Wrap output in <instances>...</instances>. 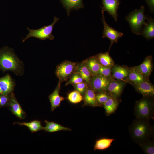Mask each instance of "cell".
I'll use <instances>...</instances> for the list:
<instances>
[{
	"instance_id": "cell-20",
	"label": "cell",
	"mask_w": 154,
	"mask_h": 154,
	"mask_svg": "<svg viewBox=\"0 0 154 154\" xmlns=\"http://www.w3.org/2000/svg\"><path fill=\"white\" fill-rule=\"evenodd\" d=\"M75 72L79 74L84 82L88 86L92 76L87 66L83 61L77 63Z\"/></svg>"
},
{
	"instance_id": "cell-34",
	"label": "cell",
	"mask_w": 154,
	"mask_h": 154,
	"mask_svg": "<svg viewBox=\"0 0 154 154\" xmlns=\"http://www.w3.org/2000/svg\"><path fill=\"white\" fill-rule=\"evenodd\" d=\"M11 94L7 95L0 94V108L8 106Z\"/></svg>"
},
{
	"instance_id": "cell-18",
	"label": "cell",
	"mask_w": 154,
	"mask_h": 154,
	"mask_svg": "<svg viewBox=\"0 0 154 154\" xmlns=\"http://www.w3.org/2000/svg\"><path fill=\"white\" fill-rule=\"evenodd\" d=\"M119 103L118 99L110 94L108 100L103 106L106 116H108L115 112L118 107Z\"/></svg>"
},
{
	"instance_id": "cell-12",
	"label": "cell",
	"mask_w": 154,
	"mask_h": 154,
	"mask_svg": "<svg viewBox=\"0 0 154 154\" xmlns=\"http://www.w3.org/2000/svg\"><path fill=\"white\" fill-rule=\"evenodd\" d=\"M134 86L136 90L143 96L152 98L154 97V87L148 80L134 84Z\"/></svg>"
},
{
	"instance_id": "cell-17",
	"label": "cell",
	"mask_w": 154,
	"mask_h": 154,
	"mask_svg": "<svg viewBox=\"0 0 154 154\" xmlns=\"http://www.w3.org/2000/svg\"><path fill=\"white\" fill-rule=\"evenodd\" d=\"M96 93L89 86H88L87 90L83 95V106L91 107H101L98 103L96 97Z\"/></svg>"
},
{
	"instance_id": "cell-10",
	"label": "cell",
	"mask_w": 154,
	"mask_h": 154,
	"mask_svg": "<svg viewBox=\"0 0 154 154\" xmlns=\"http://www.w3.org/2000/svg\"><path fill=\"white\" fill-rule=\"evenodd\" d=\"M15 83L9 74L0 77V94L9 95L13 92Z\"/></svg>"
},
{
	"instance_id": "cell-2",
	"label": "cell",
	"mask_w": 154,
	"mask_h": 154,
	"mask_svg": "<svg viewBox=\"0 0 154 154\" xmlns=\"http://www.w3.org/2000/svg\"><path fill=\"white\" fill-rule=\"evenodd\" d=\"M149 121L145 119L136 118L129 127L130 137L136 144H142L153 137L154 128Z\"/></svg>"
},
{
	"instance_id": "cell-3",
	"label": "cell",
	"mask_w": 154,
	"mask_h": 154,
	"mask_svg": "<svg viewBox=\"0 0 154 154\" xmlns=\"http://www.w3.org/2000/svg\"><path fill=\"white\" fill-rule=\"evenodd\" d=\"M151 98H153L143 96L136 102L134 111L136 118L149 120L154 119V104Z\"/></svg>"
},
{
	"instance_id": "cell-13",
	"label": "cell",
	"mask_w": 154,
	"mask_h": 154,
	"mask_svg": "<svg viewBox=\"0 0 154 154\" xmlns=\"http://www.w3.org/2000/svg\"><path fill=\"white\" fill-rule=\"evenodd\" d=\"M61 82L59 81L56 88L53 92L48 96L51 104V110L53 111L56 108L60 106L61 102L64 100V98L59 94Z\"/></svg>"
},
{
	"instance_id": "cell-11",
	"label": "cell",
	"mask_w": 154,
	"mask_h": 154,
	"mask_svg": "<svg viewBox=\"0 0 154 154\" xmlns=\"http://www.w3.org/2000/svg\"><path fill=\"white\" fill-rule=\"evenodd\" d=\"M104 12L107 11L109 14L117 22V11L121 3L119 0H102Z\"/></svg>"
},
{
	"instance_id": "cell-27",
	"label": "cell",
	"mask_w": 154,
	"mask_h": 154,
	"mask_svg": "<svg viewBox=\"0 0 154 154\" xmlns=\"http://www.w3.org/2000/svg\"><path fill=\"white\" fill-rule=\"evenodd\" d=\"M96 56L101 65L111 68L114 65V62L108 52L100 53Z\"/></svg>"
},
{
	"instance_id": "cell-24",
	"label": "cell",
	"mask_w": 154,
	"mask_h": 154,
	"mask_svg": "<svg viewBox=\"0 0 154 154\" xmlns=\"http://www.w3.org/2000/svg\"><path fill=\"white\" fill-rule=\"evenodd\" d=\"M14 124L25 126L32 133L43 130L44 129V127L42 126L41 122L37 120H34L30 122H15Z\"/></svg>"
},
{
	"instance_id": "cell-26",
	"label": "cell",
	"mask_w": 154,
	"mask_h": 154,
	"mask_svg": "<svg viewBox=\"0 0 154 154\" xmlns=\"http://www.w3.org/2000/svg\"><path fill=\"white\" fill-rule=\"evenodd\" d=\"M115 139L103 138L97 140L94 145V150H103L109 147Z\"/></svg>"
},
{
	"instance_id": "cell-35",
	"label": "cell",
	"mask_w": 154,
	"mask_h": 154,
	"mask_svg": "<svg viewBox=\"0 0 154 154\" xmlns=\"http://www.w3.org/2000/svg\"><path fill=\"white\" fill-rule=\"evenodd\" d=\"M146 3L149 7L150 11L154 13V0H145Z\"/></svg>"
},
{
	"instance_id": "cell-14",
	"label": "cell",
	"mask_w": 154,
	"mask_h": 154,
	"mask_svg": "<svg viewBox=\"0 0 154 154\" xmlns=\"http://www.w3.org/2000/svg\"><path fill=\"white\" fill-rule=\"evenodd\" d=\"M151 56L147 57L143 62L135 68L146 78H148L150 75L153 68L152 59Z\"/></svg>"
},
{
	"instance_id": "cell-16",
	"label": "cell",
	"mask_w": 154,
	"mask_h": 154,
	"mask_svg": "<svg viewBox=\"0 0 154 154\" xmlns=\"http://www.w3.org/2000/svg\"><path fill=\"white\" fill-rule=\"evenodd\" d=\"M124 86L123 82L112 79L108 86L107 91L118 99L122 93Z\"/></svg>"
},
{
	"instance_id": "cell-28",
	"label": "cell",
	"mask_w": 154,
	"mask_h": 154,
	"mask_svg": "<svg viewBox=\"0 0 154 154\" xmlns=\"http://www.w3.org/2000/svg\"><path fill=\"white\" fill-rule=\"evenodd\" d=\"M67 98L71 103L77 104L82 100L83 96L79 92L75 90L68 94Z\"/></svg>"
},
{
	"instance_id": "cell-30",
	"label": "cell",
	"mask_w": 154,
	"mask_h": 154,
	"mask_svg": "<svg viewBox=\"0 0 154 154\" xmlns=\"http://www.w3.org/2000/svg\"><path fill=\"white\" fill-rule=\"evenodd\" d=\"M110 94L107 91L96 93V99L98 103L101 107L103 106V104L109 99Z\"/></svg>"
},
{
	"instance_id": "cell-7",
	"label": "cell",
	"mask_w": 154,
	"mask_h": 154,
	"mask_svg": "<svg viewBox=\"0 0 154 154\" xmlns=\"http://www.w3.org/2000/svg\"><path fill=\"white\" fill-rule=\"evenodd\" d=\"M102 20L104 25L102 37L103 38H107L110 40L111 44L109 47V50H110L112 45L114 43L117 42L119 39L123 36V34L121 32H119L107 24L104 15V12L102 9Z\"/></svg>"
},
{
	"instance_id": "cell-1",
	"label": "cell",
	"mask_w": 154,
	"mask_h": 154,
	"mask_svg": "<svg viewBox=\"0 0 154 154\" xmlns=\"http://www.w3.org/2000/svg\"><path fill=\"white\" fill-rule=\"evenodd\" d=\"M0 70L10 71L21 76L24 73V66L13 50L6 46L0 48Z\"/></svg>"
},
{
	"instance_id": "cell-32",
	"label": "cell",
	"mask_w": 154,
	"mask_h": 154,
	"mask_svg": "<svg viewBox=\"0 0 154 154\" xmlns=\"http://www.w3.org/2000/svg\"><path fill=\"white\" fill-rule=\"evenodd\" d=\"M112 68L101 65L99 72V75L112 78Z\"/></svg>"
},
{
	"instance_id": "cell-21",
	"label": "cell",
	"mask_w": 154,
	"mask_h": 154,
	"mask_svg": "<svg viewBox=\"0 0 154 154\" xmlns=\"http://www.w3.org/2000/svg\"><path fill=\"white\" fill-rule=\"evenodd\" d=\"M147 22L144 25L141 34L147 40L153 38L154 37V20L151 17L147 18Z\"/></svg>"
},
{
	"instance_id": "cell-5",
	"label": "cell",
	"mask_w": 154,
	"mask_h": 154,
	"mask_svg": "<svg viewBox=\"0 0 154 154\" xmlns=\"http://www.w3.org/2000/svg\"><path fill=\"white\" fill-rule=\"evenodd\" d=\"M59 18L54 17L53 23L50 25L44 26L37 29H30L27 27L29 33L26 37L22 41V42L31 37H34L41 40L48 39L52 40L54 39V37L52 34L53 27L55 23L58 21Z\"/></svg>"
},
{
	"instance_id": "cell-25",
	"label": "cell",
	"mask_w": 154,
	"mask_h": 154,
	"mask_svg": "<svg viewBox=\"0 0 154 154\" xmlns=\"http://www.w3.org/2000/svg\"><path fill=\"white\" fill-rule=\"evenodd\" d=\"M66 8L68 16H69L71 10L77 9L83 7L82 0H61Z\"/></svg>"
},
{
	"instance_id": "cell-19",
	"label": "cell",
	"mask_w": 154,
	"mask_h": 154,
	"mask_svg": "<svg viewBox=\"0 0 154 154\" xmlns=\"http://www.w3.org/2000/svg\"><path fill=\"white\" fill-rule=\"evenodd\" d=\"M128 74V69L123 67L114 65L112 68V78L118 80L127 79Z\"/></svg>"
},
{
	"instance_id": "cell-15",
	"label": "cell",
	"mask_w": 154,
	"mask_h": 154,
	"mask_svg": "<svg viewBox=\"0 0 154 154\" xmlns=\"http://www.w3.org/2000/svg\"><path fill=\"white\" fill-rule=\"evenodd\" d=\"M83 62L87 66L92 77L99 75L101 65L96 56L90 57Z\"/></svg>"
},
{
	"instance_id": "cell-29",
	"label": "cell",
	"mask_w": 154,
	"mask_h": 154,
	"mask_svg": "<svg viewBox=\"0 0 154 154\" xmlns=\"http://www.w3.org/2000/svg\"><path fill=\"white\" fill-rule=\"evenodd\" d=\"M139 145L145 154H154V142L153 139H150Z\"/></svg>"
},
{
	"instance_id": "cell-31",
	"label": "cell",
	"mask_w": 154,
	"mask_h": 154,
	"mask_svg": "<svg viewBox=\"0 0 154 154\" xmlns=\"http://www.w3.org/2000/svg\"><path fill=\"white\" fill-rule=\"evenodd\" d=\"M84 82L80 75L78 72H75L69 78L65 85L74 84Z\"/></svg>"
},
{
	"instance_id": "cell-33",
	"label": "cell",
	"mask_w": 154,
	"mask_h": 154,
	"mask_svg": "<svg viewBox=\"0 0 154 154\" xmlns=\"http://www.w3.org/2000/svg\"><path fill=\"white\" fill-rule=\"evenodd\" d=\"M72 85L75 90L79 92L82 96L85 94L88 87L87 84L85 82Z\"/></svg>"
},
{
	"instance_id": "cell-6",
	"label": "cell",
	"mask_w": 154,
	"mask_h": 154,
	"mask_svg": "<svg viewBox=\"0 0 154 154\" xmlns=\"http://www.w3.org/2000/svg\"><path fill=\"white\" fill-rule=\"evenodd\" d=\"M77 63L65 61L57 66L55 73L59 81L61 83L66 81L75 72Z\"/></svg>"
},
{
	"instance_id": "cell-4",
	"label": "cell",
	"mask_w": 154,
	"mask_h": 154,
	"mask_svg": "<svg viewBox=\"0 0 154 154\" xmlns=\"http://www.w3.org/2000/svg\"><path fill=\"white\" fill-rule=\"evenodd\" d=\"M145 7L142 6L139 9H136L130 12L126 17L132 32L137 35L141 34L142 27L147 18L144 14Z\"/></svg>"
},
{
	"instance_id": "cell-23",
	"label": "cell",
	"mask_w": 154,
	"mask_h": 154,
	"mask_svg": "<svg viewBox=\"0 0 154 154\" xmlns=\"http://www.w3.org/2000/svg\"><path fill=\"white\" fill-rule=\"evenodd\" d=\"M46 125L44 127L43 130L46 132H54L60 131H71V130L68 127L52 121H49L45 120Z\"/></svg>"
},
{
	"instance_id": "cell-9",
	"label": "cell",
	"mask_w": 154,
	"mask_h": 154,
	"mask_svg": "<svg viewBox=\"0 0 154 154\" xmlns=\"http://www.w3.org/2000/svg\"><path fill=\"white\" fill-rule=\"evenodd\" d=\"M8 106L12 113L19 119H24L26 117V113L17 101L13 92L10 94Z\"/></svg>"
},
{
	"instance_id": "cell-8",
	"label": "cell",
	"mask_w": 154,
	"mask_h": 154,
	"mask_svg": "<svg viewBox=\"0 0 154 154\" xmlns=\"http://www.w3.org/2000/svg\"><path fill=\"white\" fill-rule=\"evenodd\" d=\"M112 78L98 75L92 77L89 85L96 93L107 91Z\"/></svg>"
},
{
	"instance_id": "cell-22",
	"label": "cell",
	"mask_w": 154,
	"mask_h": 154,
	"mask_svg": "<svg viewBox=\"0 0 154 154\" xmlns=\"http://www.w3.org/2000/svg\"><path fill=\"white\" fill-rule=\"evenodd\" d=\"M129 74L127 79L133 84H136L148 80L139 72L135 67L128 69Z\"/></svg>"
}]
</instances>
